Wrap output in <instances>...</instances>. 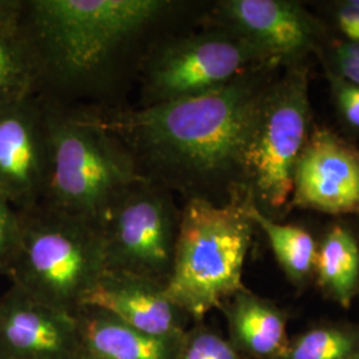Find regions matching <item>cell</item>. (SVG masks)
I'll list each match as a JSON object with an SVG mask.
<instances>
[{"mask_svg": "<svg viewBox=\"0 0 359 359\" xmlns=\"http://www.w3.org/2000/svg\"><path fill=\"white\" fill-rule=\"evenodd\" d=\"M314 273L322 290L337 304L350 308L359 289V245L354 234L334 225L318 245Z\"/></svg>", "mask_w": 359, "mask_h": 359, "instance_id": "2e32d148", "label": "cell"}, {"mask_svg": "<svg viewBox=\"0 0 359 359\" xmlns=\"http://www.w3.org/2000/svg\"><path fill=\"white\" fill-rule=\"evenodd\" d=\"M18 215L19 236L4 274L29 297L76 316L105 271L103 229L43 204Z\"/></svg>", "mask_w": 359, "mask_h": 359, "instance_id": "5b68a950", "label": "cell"}, {"mask_svg": "<svg viewBox=\"0 0 359 359\" xmlns=\"http://www.w3.org/2000/svg\"><path fill=\"white\" fill-rule=\"evenodd\" d=\"M277 63L215 22L200 32L168 34L140 63L139 107H152L216 90L259 65Z\"/></svg>", "mask_w": 359, "mask_h": 359, "instance_id": "52a82bcc", "label": "cell"}, {"mask_svg": "<svg viewBox=\"0 0 359 359\" xmlns=\"http://www.w3.org/2000/svg\"><path fill=\"white\" fill-rule=\"evenodd\" d=\"M310 123L306 71L292 65L270 81L257 107L238 187L250 205L274 221L290 205L295 164L310 136Z\"/></svg>", "mask_w": 359, "mask_h": 359, "instance_id": "8992f818", "label": "cell"}, {"mask_svg": "<svg viewBox=\"0 0 359 359\" xmlns=\"http://www.w3.org/2000/svg\"><path fill=\"white\" fill-rule=\"evenodd\" d=\"M39 83L38 60L20 25L0 34V108L38 95Z\"/></svg>", "mask_w": 359, "mask_h": 359, "instance_id": "ac0fdd59", "label": "cell"}, {"mask_svg": "<svg viewBox=\"0 0 359 359\" xmlns=\"http://www.w3.org/2000/svg\"><path fill=\"white\" fill-rule=\"evenodd\" d=\"M175 359H245L228 337L205 322H193L181 334Z\"/></svg>", "mask_w": 359, "mask_h": 359, "instance_id": "ffe728a7", "label": "cell"}, {"mask_svg": "<svg viewBox=\"0 0 359 359\" xmlns=\"http://www.w3.org/2000/svg\"><path fill=\"white\" fill-rule=\"evenodd\" d=\"M44 102L51 169L40 204L103 229L120 197L142 177L123 144L79 104Z\"/></svg>", "mask_w": 359, "mask_h": 359, "instance_id": "277c9868", "label": "cell"}, {"mask_svg": "<svg viewBox=\"0 0 359 359\" xmlns=\"http://www.w3.org/2000/svg\"><path fill=\"white\" fill-rule=\"evenodd\" d=\"M76 316L18 287L0 297V359H77Z\"/></svg>", "mask_w": 359, "mask_h": 359, "instance_id": "7c38bea8", "label": "cell"}, {"mask_svg": "<svg viewBox=\"0 0 359 359\" xmlns=\"http://www.w3.org/2000/svg\"><path fill=\"white\" fill-rule=\"evenodd\" d=\"M76 320L77 359H175L181 337L144 333L100 309H80Z\"/></svg>", "mask_w": 359, "mask_h": 359, "instance_id": "9a60e30c", "label": "cell"}, {"mask_svg": "<svg viewBox=\"0 0 359 359\" xmlns=\"http://www.w3.org/2000/svg\"><path fill=\"white\" fill-rule=\"evenodd\" d=\"M51 154L46 102L40 95L0 108V196L16 210L43 201Z\"/></svg>", "mask_w": 359, "mask_h": 359, "instance_id": "9c48e42d", "label": "cell"}, {"mask_svg": "<svg viewBox=\"0 0 359 359\" xmlns=\"http://www.w3.org/2000/svg\"><path fill=\"white\" fill-rule=\"evenodd\" d=\"M257 229L265 233L270 248L286 277L294 283H305L316 268L318 245L306 229L293 224H281L250 206Z\"/></svg>", "mask_w": 359, "mask_h": 359, "instance_id": "e0dca14e", "label": "cell"}, {"mask_svg": "<svg viewBox=\"0 0 359 359\" xmlns=\"http://www.w3.org/2000/svg\"><path fill=\"white\" fill-rule=\"evenodd\" d=\"M278 65H259L216 90L152 107L79 105L123 144L142 179L185 201L225 204L240 194L246 142Z\"/></svg>", "mask_w": 359, "mask_h": 359, "instance_id": "6da1fadb", "label": "cell"}, {"mask_svg": "<svg viewBox=\"0 0 359 359\" xmlns=\"http://www.w3.org/2000/svg\"><path fill=\"white\" fill-rule=\"evenodd\" d=\"M218 310L225 317L229 342L245 359L283 358L290 339L283 309L245 287Z\"/></svg>", "mask_w": 359, "mask_h": 359, "instance_id": "5bb4252c", "label": "cell"}, {"mask_svg": "<svg viewBox=\"0 0 359 359\" xmlns=\"http://www.w3.org/2000/svg\"><path fill=\"white\" fill-rule=\"evenodd\" d=\"M181 209L167 188L140 179L116 203L103 225L105 270L167 285Z\"/></svg>", "mask_w": 359, "mask_h": 359, "instance_id": "ba28073f", "label": "cell"}, {"mask_svg": "<svg viewBox=\"0 0 359 359\" xmlns=\"http://www.w3.org/2000/svg\"><path fill=\"white\" fill-rule=\"evenodd\" d=\"M25 1L26 0H0V34L19 27Z\"/></svg>", "mask_w": 359, "mask_h": 359, "instance_id": "603a6c76", "label": "cell"}, {"mask_svg": "<svg viewBox=\"0 0 359 359\" xmlns=\"http://www.w3.org/2000/svg\"><path fill=\"white\" fill-rule=\"evenodd\" d=\"M327 76L341 115L348 126L359 129V86L330 71Z\"/></svg>", "mask_w": 359, "mask_h": 359, "instance_id": "44dd1931", "label": "cell"}, {"mask_svg": "<svg viewBox=\"0 0 359 359\" xmlns=\"http://www.w3.org/2000/svg\"><path fill=\"white\" fill-rule=\"evenodd\" d=\"M335 63L337 69L341 77L347 81L359 86V59H355L345 52L341 51L338 47L335 48Z\"/></svg>", "mask_w": 359, "mask_h": 359, "instance_id": "cb8c5ba5", "label": "cell"}, {"mask_svg": "<svg viewBox=\"0 0 359 359\" xmlns=\"http://www.w3.org/2000/svg\"><path fill=\"white\" fill-rule=\"evenodd\" d=\"M359 351V327L327 323L289 339L281 359H346Z\"/></svg>", "mask_w": 359, "mask_h": 359, "instance_id": "d6986e66", "label": "cell"}, {"mask_svg": "<svg viewBox=\"0 0 359 359\" xmlns=\"http://www.w3.org/2000/svg\"><path fill=\"white\" fill-rule=\"evenodd\" d=\"M83 308L100 309L140 332L163 338L180 337L192 322L172 302L164 285L109 270L86 297Z\"/></svg>", "mask_w": 359, "mask_h": 359, "instance_id": "4fadbf2b", "label": "cell"}, {"mask_svg": "<svg viewBox=\"0 0 359 359\" xmlns=\"http://www.w3.org/2000/svg\"><path fill=\"white\" fill-rule=\"evenodd\" d=\"M210 20L246 39L277 63L305 56L321 36L318 22L289 0H222L213 7Z\"/></svg>", "mask_w": 359, "mask_h": 359, "instance_id": "8fae6325", "label": "cell"}, {"mask_svg": "<svg viewBox=\"0 0 359 359\" xmlns=\"http://www.w3.org/2000/svg\"><path fill=\"white\" fill-rule=\"evenodd\" d=\"M185 3L175 0H26L20 29L38 60V95L60 104L99 100L137 71Z\"/></svg>", "mask_w": 359, "mask_h": 359, "instance_id": "7a4b0ae2", "label": "cell"}, {"mask_svg": "<svg viewBox=\"0 0 359 359\" xmlns=\"http://www.w3.org/2000/svg\"><path fill=\"white\" fill-rule=\"evenodd\" d=\"M250 206L238 194L225 204L192 198L181 208L165 292L192 322L204 321L208 313L244 290L245 261L257 229Z\"/></svg>", "mask_w": 359, "mask_h": 359, "instance_id": "3957f363", "label": "cell"}, {"mask_svg": "<svg viewBox=\"0 0 359 359\" xmlns=\"http://www.w3.org/2000/svg\"><path fill=\"white\" fill-rule=\"evenodd\" d=\"M0 274H4V269H3L1 265H0Z\"/></svg>", "mask_w": 359, "mask_h": 359, "instance_id": "4316f807", "label": "cell"}, {"mask_svg": "<svg viewBox=\"0 0 359 359\" xmlns=\"http://www.w3.org/2000/svg\"><path fill=\"white\" fill-rule=\"evenodd\" d=\"M293 206L359 216L358 149L330 129H313L295 164Z\"/></svg>", "mask_w": 359, "mask_h": 359, "instance_id": "30bf717a", "label": "cell"}, {"mask_svg": "<svg viewBox=\"0 0 359 359\" xmlns=\"http://www.w3.org/2000/svg\"><path fill=\"white\" fill-rule=\"evenodd\" d=\"M19 236V215L3 196H0V265H6L13 255Z\"/></svg>", "mask_w": 359, "mask_h": 359, "instance_id": "7402d4cb", "label": "cell"}, {"mask_svg": "<svg viewBox=\"0 0 359 359\" xmlns=\"http://www.w3.org/2000/svg\"><path fill=\"white\" fill-rule=\"evenodd\" d=\"M346 359H359V351L358 353H355V354H353L351 357H348V358Z\"/></svg>", "mask_w": 359, "mask_h": 359, "instance_id": "484cf974", "label": "cell"}, {"mask_svg": "<svg viewBox=\"0 0 359 359\" xmlns=\"http://www.w3.org/2000/svg\"><path fill=\"white\" fill-rule=\"evenodd\" d=\"M338 48L342 52H345L347 55L359 59V43H353V41H346L338 46Z\"/></svg>", "mask_w": 359, "mask_h": 359, "instance_id": "d4e9b609", "label": "cell"}]
</instances>
